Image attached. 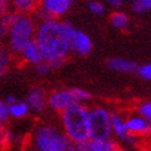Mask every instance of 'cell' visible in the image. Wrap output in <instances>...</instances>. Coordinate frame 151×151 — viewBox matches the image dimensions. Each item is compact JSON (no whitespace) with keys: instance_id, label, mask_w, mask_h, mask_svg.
Returning a JSON list of instances; mask_svg holds the SVG:
<instances>
[{"instance_id":"1","label":"cell","mask_w":151,"mask_h":151,"mask_svg":"<svg viewBox=\"0 0 151 151\" xmlns=\"http://www.w3.org/2000/svg\"><path fill=\"white\" fill-rule=\"evenodd\" d=\"M75 29L71 22L58 19H49L37 24L35 41L42 50L43 60L52 69L62 66L71 53L69 38Z\"/></svg>"},{"instance_id":"2","label":"cell","mask_w":151,"mask_h":151,"mask_svg":"<svg viewBox=\"0 0 151 151\" xmlns=\"http://www.w3.org/2000/svg\"><path fill=\"white\" fill-rule=\"evenodd\" d=\"M24 151H74V144L58 122H40L24 142Z\"/></svg>"},{"instance_id":"3","label":"cell","mask_w":151,"mask_h":151,"mask_svg":"<svg viewBox=\"0 0 151 151\" xmlns=\"http://www.w3.org/2000/svg\"><path fill=\"white\" fill-rule=\"evenodd\" d=\"M59 123L73 144L90 140V108L85 103H74L63 111Z\"/></svg>"},{"instance_id":"4","label":"cell","mask_w":151,"mask_h":151,"mask_svg":"<svg viewBox=\"0 0 151 151\" xmlns=\"http://www.w3.org/2000/svg\"><path fill=\"white\" fill-rule=\"evenodd\" d=\"M37 31L36 20L27 14L12 11L10 14V27L7 33V47L15 55H20L25 46L35 40Z\"/></svg>"},{"instance_id":"5","label":"cell","mask_w":151,"mask_h":151,"mask_svg":"<svg viewBox=\"0 0 151 151\" xmlns=\"http://www.w3.org/2000/svg\"><path fill=\"white\" fill-rule=\"evenodd\" d=\"M113 135L112 112L103 106H95L90 108V139H112Z\"/></svg>"},{"instance_id":"6","label":"cell","mask_w":151,"mask_h":151,"mask_svg":"<svg viewBox=\"0 0 151 151\" xmlns=\"http://www.w3.org/2000/svg\"><path fill=\"white\" fill-rule=\"evenodd\" d=\"M74 0H40V6L35 12V19L42 22L49 19H59L68 14Z\"/></svg>"},{"instance_id":"7","label":"cell","mask_w":151,"mask_h":151,"mask_svg":"<svg viewBox=\"0 0 151 151\" xmlns=\"http://www.w3.org/2000/svg\"><path fill=\"white\" fill-rule=\"evenodd\" d=\"M74 103H78V100L71 88L54 90L48 93V108L58 114L69 108Z\"/></svg>"},{"instance_id":"8","label":"cell","mask_w":151,"mask_h":151,"mask_svg":"<svg viewBox=\"0 0 151 151\" xmlns=\"http://www.w3.org/2000/svg\"><path fill=\"white\" fill-rule=\"evenodd\" d=\"M26 102L29 107V111L36 114H40L48 107V93L43 87L35 86L28 91L26 96Z\"/></svg>"},{"instance_id":"9","label":"cell","mask_w":151,"mask_h":151,"mask_svg":"<svg viewBox=\"0 0 151 151\" xmlns=\"http://www.w3.org/2000/svg\"><path fill=\"white\" fill-rule=\"evenodd\" d=\"M70 43V50L74 54L78 55H87L92 50V41L86 35L84 31L81 29H75L73 35L69 38Z\"/></svg>"},{"instance_id":"10","label":"cell","mask_w":151,"mask_h":151,"mask_svg":"<svg viewBox=\"0 0 151 151\" xmlns=\"http://www.w3.org/2000/svg\"><path fill=\"white\" fill-rule=\"evenodd\" d=\"M127 127L130 134L144 138L151 137V123L140 114H132L127 117Z\"/></svg>"},{"instance_id":"11","label":"cell","mask_w":151,"mask_h":151,"mask_svg":"<svg viewBox=\"0 0 151 151\" xmlns=\"http://www.w3.org/2000/svg\"><path fill=\"white\" fill-rule=\"evenodd\" d=\"M22 60H24L25 63L27 64H31V65H37L40 64L42 62H44L43 60V54H42V50L40 48V46L37 44V42L33 40L31 42H28L25 48L22 49L21 54L19 55Z\"/></svg>"},{"instance_id":"12","label":"cell","mask_w":151,"mask_h":151,"mask_svg":"<svg viewBox=\"0 0 151 151\" xmlns=\"http://www.w3.org/2000/svg\"><path fill=\"white\" fill-rule=\"evenodd\" d=\"M112 125H113V134L114 137L124 142L128 138H129V130L127 127V118L123 117L118 112H112Z\"/></svg>"},{"instance_id":"13","label":"cell","mask_w":151,"mask_h":151,"mask_svg":"<svg viewBox=\"0 0 151 151\" xmlns=\"http://www.w3.org/2000/svg\"><path fill=\"white\" fill-rule=\"evenodd\" d=\"M107 65L109 69H112L113 71L117 73H123V74H132L138 71V65L134 62L125 58H119V57H114L108 59Z\"/></svg>"},{"instance_id":"14","label":"cell","mask_w":151,"mask_h":151,"mask_svg":"<svg viewBox=\"0 0 151 151\" xmlns=\"http://www.w3.org/2000/svg\"><path fill=\"white\" fill-rule=\"evenodd\" d=\"M11 4L14 11L33 15L40 6V0H11Z\"/></svg>"},{"instance_id":"15","label":"cell","mask_w":151,"mask_h":151,"mask_svg":"<svg viewBox=\"0 0 151 151\" xmlns=\"http://www.w3.org/2000/svg\"><path fill=\"white\" fill-rule=\"evenodd\" d=\"M109 22L113 27H116L118 29H127L129 27V24H130V20H129V16L123 12V11H116L113 12L111 16H109Z\"/></svg>"},{"instance_id":"16","label":"cell","mask_w":151,"mask_h":151,"mask_svg":"<svg viewBox=\"0 0 151 151\" xmlns=\"http://www.w3.org/2000/svg\"><path fill=\"white\" fill-rule=\"evenodd\" d=\"M28 112H31V111H29V107L26 101L17 100L15 103L10 104V114H11V118L14 119L25 118L28 114Z\"/></svg>"},{"instance_id":"17","label":"cell","mask_w":151,"mask_h":151,"mask_svg":"<svg viewBox=\"0 0 151 151\" xmlns=\"http://www.w3.org/2000/svg\"><path fill=\"white\" fill-rule=\"evenodd\" d=\"M91 140V139H90ZM95 151H114L118 147V144L113 139L104 140H91Z\"/></svg>"},{"instance_id":"18","label":"cell","mask_w":151,"mask_h":151,"mask_svg":"<svg viewBox=\"0 0 151 151\" xmlns=\"http://www.w3.org/2000/svg\"><path fill=\"white\" fill-rule=\"evenodd\" d=\"M132 9L135 14H144L151 11V0H134Z\"/></svg>"},{"instance_id":"19","label":"cell","mask_w":151,"mask_h":151,"mask_svg":"<svg viewBox=\"0 0 151 151\" xmlns=\"http://www.w3.org/2000/svg\"><path fill=\"white\" fill-rule=\"evenodd\" d=\"M87 10L92 15L100 16V15H103L106 12V5L100 0H90L87 3Z\"/></svg>"},{"instance_id":"20","label":"cell","mask_w":151,"mask_h":151,"mask_svg":"<svg viewBox=\"0 0 151 151\" xmlns=\"http://www.w3.org/2000/svg\"><path fill=\"white\" fill-rule=\"evenodd\" d=\"M137 113L140 116H142L151 123V100L139 103L138 107H137Z\"/></svg>"},{"instance_id":"21","label":"cell","mask_w":151,"mask_h":151,"mask_svg":"<svg viewBox=\"0 0 151 151\" xmlns=\"http://www.w3.org/2000/svg\"><path fill=\"white\" fill-rule=\"evenodd\" d=\"M11 54L12 53L6 49H1V52H0V71H1V74H4L9 68L11 62Z\"/></svg>"},{"instance_id":"22","label":"cell","mask_w":151,"mask_h":151,"mask_svg":"<svg viewBox=\"0 0 151 151\" xmlns=\"http://www.w3.org/2000/svg\"><path fill=\"white\" fill-rule=\"evenodd\" d=\"M71 90H73L75 97H76L78 102L85 103V102L91 100V93H90L88 91H86V90L80 88V87H71Z\"/></svg>"},{"instance_id":"23","label":"cell","mask_w":151,"mask_h":151,"mask_svg":"<svg viewBox=\"0 0 151 151\" xmlns=\"http://www.w3.org/2000/svg\"><path fill=\"white\" fill-rule=\"evenodd\" d=\"M9 118H11L10 106L3 100L0 102V123H1V125H4L9 120Z\"/></svg>"},{"instance_id":"24","label":"cell","mask_w":151,"mask_h":151,"mask_svg":"<svg viewBox=\"0 0 151 151\" xmlns=\"http://www.w3.org/2000/svg\"><path fill=\"white\" fill-rule=\"evenodd\" d=\"M10 14H5L1 15V22H0V36L3 37H7V33H9V27H10Z\"/></svg>"},{"instance_id":"25","label":"cell","mask_w":151,"mask_h":151,"mask_svg":"<svg viewBox=\"0 0 151 151\" xmlns=\"http://www.w3.org/2000/svg\"><path fill=\"white\" fill-rule=\"evenodd\" d=\"M138 75L146 81H151V63L144 64L138 68Z\"/></svg>"},{"instance_id":"26","label":"cell","mask_w":151,"mask_h":151,"mask_svg":"<svg viewBox=\"0 0 151 151\" xmlns=\"http://www.w3.org/2000/svg\"><path fill=\"white\" fill-rule=\"evenodd\" d=\"M35 70H36V73L38 75H41V76H46V75H48L50 73L52 66L48 63H46V62H42L40 64L35 65Z\"/></svg>"},{"instance_id":"27","label":"cell","mask_w":151,"mask_h":151,"mask_svg":"<svg viewBox=\"0 0 151 151\" xmlns=\"http://www.w3.org/2000/svg\"><path fill=\"white\" fill-rule=\"evenodd\" d=\"M74 151H95L91 140H87L79 144H74Z\"/></svg>"},{"instance_id":"28","label":"cell","mask_w":151,"mask_h":151,"mask_svg":"<svg viewBox=\"0 0 151 151\" xmlns=\"http://www.w3.org/2000/svg\"><path fill=\"white\" fill-rule=\"evenodd\" d=\"M0 11H1V15L12 12L14 9H12L11 0H0Z\"/></svg>"},{"instance_id":"29","label":"cell","mask_w":151,"mask_h":151,"mask_svg":"<svg viewBox=\"0 0 151 151\" xmlns=\"http://www.w3.org/2000/svg\"><path fill=\"white\" fill-rule=\"evenodd\" d=\"M106 1H107V5L109 7L117 10V9H120V7H122L124 0H106Z\"/></svg>"},{"instance_id":"30","label":"cell","mask_w":151,"mask_h":151,"mask_svg":"<svg viewBox=\"0 0 151 151\" xmlns=\"http://www.w3.org/2000/svg\"><path fill=\"white\" fill-rule=\"evenodd\" d=\"M4 101L10 106V104H12V103L16 102V101H17V99H16V97H15L14 95H7V96L5 97V100H4Z\"/></svg>"},{"instance_id":"31","label":"cell","mask_w":151,"mask_h":151,"mask_svg":"<svg viewBox=\"0 0 151 151\" xmlns=\"http://www.w3.org/2000/svg\"><path fill=\"white\" fill-rule=\"evenodd\" d=\"M114 151H125V150H124V149H122L120 146H118V147H117V149H116Z\"/></svg>"},{"instance_id":"32","label":"cell","mask_w":151,"mask_h":151,"mask_svg":"<svg viewBox=\"0 0 151 151\" xmlns=\"http://www.w3.org/2000/svg\"><path fill=\"white\" fill-rule=\"evenodd\" d=\"M124 1H128V3H132V4H133L134 0H124Z\"/></svg>"}]
</instances>
